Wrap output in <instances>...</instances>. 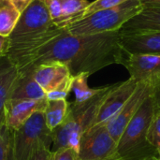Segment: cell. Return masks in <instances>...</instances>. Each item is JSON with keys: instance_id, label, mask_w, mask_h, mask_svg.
<instances>
[{"instance_id": "1", "label": "cell", "mask_w": 160, "mask_h": 160, "mask_svg": "<svg viewBox=\"0 0 160 160\" xmlns=\"http://www.w3.org/2000/svg\"><path fill=\"white\" fill-rule=\"evenodd\" d=\"M126 56L120 30L76 36L63 28L57 36L29 55L18 68L22 70L43 63L58 62L67 66L72 76L81 73L92 75L108 66L123 65Z\"/></svg>"}, {"instance_id": "2", "label": "cell", "mask_w": 160, "mask_h": 160, "mask_svg": "<svg viewBox=\"0 0 160 160\" xmlns=\"http://www.w3.org/2000/svg\"><path fill=\"white\" fill-rule=\"evenodd\" d=\"M63 28L54 24L44 0H34L22 13L8 36V56L19 68L43 44L57 36Z\"/></svg>"}, {"instance_id": "3", "label": "cell", "mask_w": 160, "mask_h": 160, "mask_svg": "<svg viewBox=\"0 0 160 160\" xmlns=\"http://www.w3.org/2000/svg\"><path fill=\"white\" fill-rule=\"evenodd\" d=\"M112 87L113 84L103 86L92 98L81 103H69L65 121L52 131V151L68 147L79 152L82 135L93 127L99 108Z\"/></svg>"}, {"instance_id": "4", "label": "cell", "mask_w": 160, "mask_h": 160, "mask_svg": "<svg viewBox=\"0 0 160 160\" xmlns=\"http://www.w3.org/2000/svg\"><path fill=\"white\" fill-rule=\"evenodd\" d=\"M154 113L155 105L151 95L141 106L119 138L116 149L118 159L142 160L150 156H158L146 140Z\"/></svg>"}, {"instance_id": "5", "label": "cell", "mask_w": 160, "mask_h": 160, "mask_svg": "<svg viewBox=\"0 0 160 160\" xmlns=\"http://www.w3.org/2000/svg\"><path fill=\"white\" fill-rule=\"evenodd\" d=\"M142 8L143 7L139 0H128L117 7L97 11L63 28L68 33L76 36L119 31L128 21L139 14Z\"/></svg>"}, {"instance_id": "6", "label": "cell", "mask_w": 160, "mask_h": 160, "mask_svg": "<svg viewBox=\"0 0 160 160\" xmlns=\"http://www.w3.org/2000/svg\"><path fill=\"white\" fill-rule=\"evenodd\" d=\"M52 131L45 123L43 112H35L20 128L12 131L14 160H28L39 146L51 150Z\"/></svg>"}, {"instance_id": "7", "label": "cell", "mask_w": 160, "mask_h": 160, "mask_svg": "<svg viewBox=\"0 0 160 160\" xmlns=\"http://www.w3.org/2000/svg\"><path fill=\"white\" fill-rule=\"evenodd\" d=\"M117 142L105 124L91 127L81 137L78 160H106L117 158Z\"/></svg>"}, {"instance_id": "8", "label": "cell", "mask_w": 160, "mask_h": 160, "mask_svg": "<svg viewBox=\"0 0 160 160\" xmlns=\"http://www.w3.org/2000/svg\"><path fill=\"white\" fill-rule=\"evenodd\" d=\"M123 66L128 70L130 78L138 83L154 89L160 85V55L127 52Z\"/></svg>"}, {"instance_id": "9", "label": "cell", "mask_w": 160, "mask_h": 160, "mask_svg": "<svg viewBox=\"0 0 160 160\" xmlns=\"http://www.w3.org/2000/svg\"><path fill=\"white\" fill-rule=\"evenodd\" d=\"M153 91L154 88L139 82L134 93L125 103V105L111 120L105 124L108 131L116 142L141 106L147 99V98L153 94Z\"/></svg>"}, {"instance_id": "10", "label": "cell", "mask_w": 160, "mask_h": 160, "mask_svg": "<svg viewBox=\"0 0 160 160\" xmlns=\"http://www.w3.org/2000/svg\"><path fill=\"white\" fill-rule=\"evenodd\" d=\"M30 68H33V76L36 82L46 94L59 88H72L74 76L64 64L49 62Z\"/></svg>"}, {"instance_id": "11", "label": "cell", "mask_w": 160, "mask_h": 160, "mask_svg": "<svg viewBox=\"0 0 160 160\" xmlns=\"http://www.w3.org/2000/svg\"><path fill=\"white\" fill-rule=\"evenodd\" d=\"M137 85L138 82L132 78H129L125 82L114 83L101 104L93 126L106 124L111 120L132 96Z\"/></svg>"}, {"instance_id": "12", "label": "cell", "mask_w": 160, "mask_h": 160, "mask_svg": "<svg viewBox=\"0 0 160 160\" xmlns=\"http://www.w3.org/2000/svg\"><path fill=\"white\" fill-rule=\"evenodd\" d=\"M48 99L16 100L8 99L5 105V126L15 131L20 128L35 112H44Z\"/></svg>"}, {"instance_id": "13", "label": "cell", "mask_w": 160, "mask_h": 160, "mask_svg": "<svg viewBox=\"0 0 160 160\" xmlns=\"http://www.w3.org/2000/svg\"><path fill=\"white\" fill-rule=\"evenodd\" d=\"M160 32V7H143L120 29L121 35Z\"/></svg>"}, {"instance_id": "14", "label": "cell", "mask_w": 160, "mask_h": 160, "mask_svg": "<svg viewBox=\"0 0 160 160\" xmlns=\"http://www.w3.org/2000/svg\"><path fill=\"white\" fill-rule=\"evenodd\" d=\"M20 70L8 55L0 57V126L5 125V105L10 98Z\"/></svg>"}, {"instance_id": "15", "label": "cell", "mask_w": 160, "mask_h": 160, "mask_svg": "<svg viewBox=\"0 0 160 160\" xmlns=\"http://www.w3.org/2000/svg\"><path fill=\"white\" fill-rule=\"evenodd\" d=\"M122 46L128 53L160 55V32L121 35Z\"/></svg>"}, {"instance_id": "16", "label": "cell", "mask_w": 160, "mask_h": 160, "mask_svg": "<svg viewBox=\"0 0 160 160\" xmlns=\"http://www.w3.org/2000/svg\"><path fill=\"white\" fill-rule=\"evenodd\" d=\"M46 98V93L36 82L33 76V68H27L20 70L9 99L16 100H38Z\"/></svg>"}, {"instance_id": "17", "label": "cell", "mask_w": 160, "mask_h": 160, "mask_svg": "<svg viewBox=\"0 0 160 160\" xmlns=\"http://www.w3.org/2000/svg\"><path fill=\"white\" fill-rule=\"evenodd\" d=\"M69 108V102L67 99L48 100L45 108L44 118L48 128L53 131L65 121Z\"/></svg>"}, {"instance_id": "18", "label": "cell", "mask_w": 160, "mask_h": 160, "mask_svg": "<svg viewBox=\"0 0 160 160\" xmlns=\"http://www.w3.org/2000/svg\"><path fill=\"white\" fill-rule=\"evenodd\" d=\"M21 13L10 0H0V35L8 37L20 19Z\"/></svg>"}, {"instance_id": "19", "label": "cell", "mask_w": 160, "mask_h": 160, "mask_svg": "<svg viewBox=\"0 0 160 160\" xmlns=\"http://www.w3.org/2000/svg\"><path fill=\"white\" fill-rule=\"evenodd\" d=\"M89 74L87 73H81L79 75L74 76L72 88L71 91L75 95V101L76 103H81L86 101L96 95H98L101 90L102 87L98 88H90L88 86V78Z\"/></svg>"}, {"instance_id": "20", "label": "cell", "mask_w": 160, "mask_h": 160, "mask_svg": "<svg viewBox=\"0 0 160 160\" xmlns=\"http://www.w3.org/2000/svg\"><path fill=\"white\" fill-rule=\"evenodd\" d=\"M127 1H128V0H95L94 2L90 3L83 11H82L80 14L76 15L75 17H73L71 20H69L66 25H68V24H69L71 22H77V21H79V20H81V19H82V18H84L86 16H89V15L97 12V11L117 7V6H119V5H121V4H123V3H125Z\"/></svg>"}, {"instance_id": "21", "label": "cell", "mask_w": 160, "mask_h": 160, "mask_svg": "<svg viewBox=\"0 0 160 160\" xmlns=\"http://www.w3.org/2000/svg\"><path fill=\"white\" fill-rule=\"evenodd\" d=\"M61 4L64 13V21L60 27L63 28L69 20L83 11L90 3L88 0H61Z\"/></svg>"}, {"instance_id": "22", "label": "cell", "mask_w": 160, "mask_h": 160, "mask_svg": "<svg viewBox=\"0 0 160 160\" xmlns=\"http://www.w3.org/2000/svg\"><path fill=\"white\" fill-rule=\"evenodd\" d=\"M147 142L156 151L160 159V111L155 109V113L151 121L147 137Z\"/></svg>"}, {"instance_id": "23", "label": "cell", "mask_w": 160, "mask_h": 160, "mask_svg": "<svg viewBox=\"0 0 160 160\" xmlns=\"http://www.w3.org/2000/svg\"><path fill=\"white\" fill-rule=\"evenodd\" d=\"M50 16L55 25L59 26L64 21V13L62 8L61 0H44Z\"/></svg>"}, {"instance_id": "24", "label": "cell", "mask_w": 160, "mask_h": 160, "mask_svg": "<svg viewBox=\"0 0 160 160\" xmlns=\"http://www.w3.org/2000/svg\"><path fill=\"white\" fill-rule=\"evenodd\" d=\"M12 131L5 125L0 126V160H6L11 140Z\"/></svg>"}, {"instance_id": "25", "label": "cell", "mask_w": 160, "mask_h": 160, "mask_svg": "<svg viewBox=\"0 0 160 160\" xmlns=\"http://www.w3.org/2000/svg\"><path fill=\"white\" fill-rule=\"evenodd\" d=\"M49 160H78V153L72 148H61L51 151Z\"/></svg>"}, {"instance_id": "26", "label": "cell", "mask_w": 160, "mask_h": 160, "mask_svg": "<svg viewBox=\"0 0 160 160\" xmlns=\"http://www.w3.org/2000/svg\"><path fill=\"white\" fill-rule=\"evenodd\" d=\"M50 153V149H47L44 146H39L33 152L28 160H49Z\"/></svg>"}, {"instance_id": "27", "label": "cell", "mask_w": 160, "mask_h": 160, "mask_svg": "<svg viewBox=\"0 0 160 160\" xmlns=\"http://www.w3.org/2000/svg\"><path fill=\"white\" fill-rule=\"evenodd\" d=\"M9 51V38L8 37H4L0 35V57L8 54Z\"/></svg>"}, {"instance_id": "28", "label": "cell", "mask_w": 160, "mask_h": 160, "mask_svg": "<svg viewBox=\"0 0 160 160\" xmlns=\"http://www.w3.org/2000/svg\"><path fill=\"white\" fill-rule=\"evenodd\" d=\"M33 1L34 0H10V2L14 5L20 13H22Z\"/></svg>"}, {"instance_id": "29", "label": "cell", "mask_w": 160, "mask_h": 160, "mask_svg": "<svg viewBox=\"0 0 160 160\" xmlns=\"http://www.w3.org/2000/svg\"><path fill=\"white\" fill-rule=\"evenodd\" d=\"M152 98L154 100L155 109L160 111V85L154 89L153 94H152Z\"/></svg>"}, {"instance_id": "30", "label": "cell", "mask_w": 160, "mask_h": 160, "mask_svg": "<svg viewBox=\"0 0 160 160\" xmlns=\"http://www.w3.org/2000/svg\"><path fill=\"white\" fill-rule=\"evenodd\" d=\"M142 7H160V0H139Z\"/></svg>"}, {"instance_id": "31", "label": "cell", "mask_w": 160, "mask_h": 160, "mask_svg": "<svg viewBox=\"0 0 160 160\" xmlns=\"http://www.w3.org/2000/svg\"><path fill=\"white\" fill-rule=\"evenodd\" d=\"M6 160H14V156H13V147H12V135H11V140L8 147V157Z\"/></svg>"}, {"instance_id": "32", "label": "cell", "mask_w": 160, "mask_h": 160, "mask_svg": "<svg viewBox=\"0 0 160 160\" xmlns=\"http://www.w3.org/2000/svg\"><path fill=\"white\" fill-rule=\"evenodd\" d=\"M142 160H160V159L158 156H150V157H147V158H143Z\"/></svg>"}, {"instance_id": "33", "label": "cell", "mask_w": 160, "mask_h": 160, "mask_svg": "<svg viewBox=\"0 0 160 160\" xmlns=\"http://www.w3.org/2000/svg\"><path fill=\"white\" fill-rule=\"evenodd\" d=\"M106 160H121V159H118V158H111V159H106Z\"/></svg>"}]
</instances>
